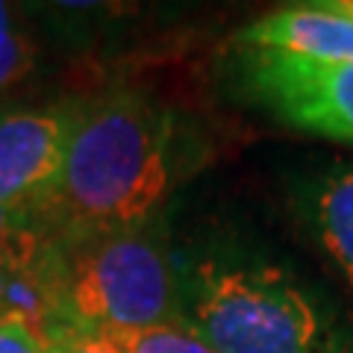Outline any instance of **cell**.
I'll return each instance as SVG.
<instances>
[{"instance_id":"1","label":"cell","mask_w":353,"mask_h":353,"mask_svg":"<svg viewBox=\"0 0 353 353\" xmlns=\"http://www.w3.org/2000/svg\"><path fill=\"white\" fill-rule=\"evenodd\" d=\"M203 162V132L189 118L139 85H109L80 101L48 224L65 233L162 227Z\"/></svg>"},{"instance_id":"2","label":"cell","mask_w":353,"mask_h":353,"mask_svg":"<svg viewBox=\"0 0 353 353\" xmlns=\"http://www.w3.org/2000/svg\"><path fill=\"white\" fill-rule=\"evenodd\" d=\"M176 256L180 321L215 353H353V327L312 277L236 233Z\"/></svg>"},{"instance_id":"3","label":"cell","mask_w":353,"mask_h":353,"mask_svg":"<svg viewBox=\"0 0 353 353\" xmlns=\"http://www.w3.org/2000/svg\"><path fill=\"white\" fill-rule=\"evenodd\" d=\"M50 227V224H48ZM48 327L132 333L180 321V277L165 227L65 233L50 227Z\"/></svg>"},{"instance_id":"4","label":"cell","mask_w":353,"mask_h":353,"mask_svg":"<svg viewBox=\"0 0 353 353\" xmlns=\"http://www.w3.org/2000/svg\"><path fill=\"white\" fill-rule=\"evenodd\" d=\"M227 65L236 94L277 124L353 145V62L236 48Z\"/></svg>"},{"instance_id":"5","label":"cell","mask_w":353,"mask_h":353,"mask_svg":"<svg viewBox=\"0 0 353 353\" xmlns=\"http://www.w3.org/2000/svg\"><path fill=\"white\" fill-rule=\"evenodd\" d=\"M80 101L0 109V203L48 221L59 192Z\"/></svg>"},{"instance_id":"6","label":"cell","mask_w":353,"mask_h":353,"mask_svg":"<svg viewBox=\"0 0 353 353\" xmlns=\"http://www.w3.org/2000/svg\"><path fill=\"white\" fill-rule=\"evenodd\" d=\"M289 209L303 239L353 294V159L309 165L292 174Z\"/></svg>"},{"instance_id":"7","label":"cell","mask_w":353,"mask_h":353,"mask_svg":"<svg viewBox=\"0 0 353 353\" xmlns=\"http://www.w3.org/2000/svg\"><path fill=\"white\" fill-rule=\"evenodd\" d=\"M233 48L274 50L306 62H353V21L318 3H294L241 27Z\"/></svg>"},{"instance_id":"8","label":"cell","mask_w":353,"mask_h":353,"mask_svg":"<svg viewBox=\"0 0 353 353\" xmlns=\"http://www.w3.org/2000/svg\"><path fill=\"white\" fill-rule=\"evenodd\" d=\"M50 227L39 224L0 245V324L21 321L39 333L48 324Z\"/></svg>"},{"instance_id":"9","label":"cell","mask_w":353,"mask_h":353,"mask_svg":"<svg viewBox=\"0 0 353 353\" xmlns=\"http://www.w3.org/2000/svg\"><path fill=\"white\" fill-rule=\"evenodd\" d=\"M124 353H215L201 336H194L185 324H165L150 330L106 336Z\"/></svg>"},{"instance_id":"10","label":"cell","mask_w":353,"mask_h":353,"mask_svg":"<svg viewBox=\"0 0 353 353\" xmlns=\"http://www.w3.org/2000/svg\"><path fill=\"white\" fill-rule=\"evenodd\" d=\"M39 62V44L30 32L18 30L12 36L0 39V103L12 92H18Z\"/></svg>"},{"instance_id":"11","label":"cell","mask_w":353,"mask_h":353,"mask_svg":"<svg viewBox=\"0 0 353 353\" xmlns=\"http://www.w3.org/2000/svg\"><path fill=\"white\" fill-rule=\"evenodd\" d=\"M44 353H124L112 339L97 333H80L71 327H48L41 330Z\"/></svg>"},{"instance_id":"12","label":"cell","mask_w":353,"mask_h":353,"mask_svg":"<svg viewBox=\"0 0 353 353\" xmlns=\"http://www.w3.org/2000/svg\"><path fill=\"white\" fill-rule=\"evenodd\" d=\"M0 353H44L41 333L21 321L0 324Z\"/></svg>"},{"instance_id":"13","label":"cell","mask_w":353,"mask_h":353,"mask_svg":"<svg viewBox=\"0 0 353 353\" xmlns=\"http://www.w3.org/2000/svg\"><path fill=\"white\" fill-rule=\"evenodd\" d=\"M39 224H48L39 212L0 203V245L9 241V239H15V236H21V233H27V230H32V227H39Z\"/></svg>"},{"instance_id":"14","label":"cell","mask_w":353,"mask_h":353,"mask_svg":"<svg viewBox=\"0 0 353 353\" xmlns=\"http://www.w3.org/2000/svg\"><path fill=\"white\" fill-rule=\"evenodd\" d=\"M18 30H21V18L15 12V6L0 3V39L12 36V32H18Z\"/></svg>"},{"instance_id":"15","label":"cell","mask_w":353,"mask_h":353,"mask_svg":"<svg viewBox=\"0 0 353 353\" xmlns=\"http://www.w3.org/2000/svg\"><path fill=\"white\" fill-rule=\"evenodd\" d=\"M321 9H327V12H336L341 18L353 21V0H315Z\"/></svg>"}]
</instances>
